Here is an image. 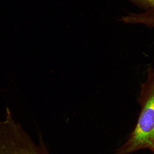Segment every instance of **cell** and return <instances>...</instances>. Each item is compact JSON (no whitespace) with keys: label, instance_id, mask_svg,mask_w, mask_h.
Masks as SVG:
<instances>
[{"label":"cell","instance_id":"2","mask_svg":"<svg viewBox=\"0 0 154 154\" xmlns=\"http://www.w3.org/2000/svg\"><path fill=\"white\" fill-rule=\"evenodd\" d=\"M136 2L144 4L145 5H148L150 7L154 8V0H133Z\"/></svg>","mask_w":154,"mask_h":154},{"label":"cell","instance_id":"4","mask_svg":"<svg viewBox=\"0 0 154 154\" xmlns=\"http://www.w3.org/2000/svg\"><path fill=\"white\" fill-rule=\"evenodd\" d=\"M153 152H154V151H153Z\"/></svg>","mask_w":154,"mask_h":154},{"label":"cell","instance_id":"1","mask_svg":"<svg viewBox=\"0 0 154 154\" xmlns=\"http://www.w3.org/2000/svg\"><path fill=\"white\" fill-rule=\"evenodd\" d=\"M141 107L136 125L126 142L113 154H131L143 149L154 151V70H150L139 99Z\"/></svg>","mask_w":154,"mask_h":154},{"label":"cell","instance_id":"3","mask_svg":"<svg viewBox=\"0 0 154 154\" xmlns=\"http://www.w3.org/2000/svg\"><path fill=\"white\" fill-rule=\"evenodd\" d=\"M10 112V111H8V112H7H7Z\"/></svg>","mask_w":154,"mask_h":154}]
</instances>
